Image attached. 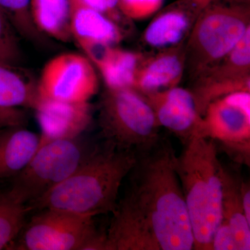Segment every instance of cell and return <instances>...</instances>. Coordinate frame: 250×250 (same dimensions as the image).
Listing matches in <instances>:
<instances>
[{
  "instance_id": "8992f818",
  "label": "cell",
  "mask_w": 250,
  "mask_h": 250,
  "mask_svg": "<svg viewBox=\"0 0 250 250\" xmlns=\"http://www.w3.org/2000/svg\"><path fill=\"white\" fill-rule=\"evenodd\" d=\"M95 148L81 136L42 145L27 166L12 178L8 192L18 203L28 205L71 175Z\"/></svg>"
},
{
  "instance_id": "484cf974",
  "label": "cell",
  "mask_w": 250,
  "mask_h": 250,
  "mask_svg": "<svg viewBox=\"0 0 250 250\" xmlns=\"http://www.w3.org/2000/svg\"><path fill=\"white\" fill-rule=\"evenodd\" d=\"M212 250H238L232 229L225 220H221L213 234Z\"/></svg>"
},
{
  "instance_id": "8fae6325",
  "label": "cell",
  "mask_w": 250,
  "mask_h": 250,
  "mask_svg": "<svg viewBox=\"0 0 250 250\" xmlns=\"http://www.w3.org/2000/svg\"><path fill=\"white\" fill-rule=\"evenodd\" d=\"M142 95L159 126L170 131L184 146L196 136L203 137V116L197 111L190 90L177 86Z\"/></svg>"
},
{
  "instance_id": "603a6c76",
  "label": "cell",
  "mask_w": 250,
  "mask_h": 250,
  "mask_svg": "<svg viewBox=\"0 0 250 250\" xmlns=\"http://www.w3.org/2000/svg\"><path fill=\"white\" fill-rule=\"evenodd\" d=\"M21 59L18 34L0 8V62L18 65Z\"/></svg>"
},
{
  "instance_id": "d4e9b609",
  "label": "cell",
  "mask_w": 250,
  "mask_h": 250,
  "mask_svg": "<svg viewBox=\"0 0 250 250\" xmlns=\"http://www.w3.org/2000/svg\"><path fill=\"white\" fill-rule=\"evenodd\" d=\"M82 2L88 5L90 7L100 11L102 14L111 18L123 27L126 21H129L125 17L118 7V0H81Z\"/></svg>"
},
{
  "instance_id": "9a60e30c",
  "label": "cell",
  "mask_w": 250,
  "mask_h": 250,
  "mask_svg": "<svg viewBox=\"0 0 250 250\" xmlns=\"http://www.w3.org/2000/svg\"><path fill=\"white\" fill-rule=\"evenodd\" d=\"M185 43L143 56L135 75L133 89L147 94L179 86L185 75Z\"/></svg>"
},
{
  "instance_id": "cb8c5ba5",
  "label": "cell",
  "mask_w": 250,
  "mask_h": 250,
  "mask_svg": "<svg viewBox=\"0 0 250 250\" xmlns=\"http://www.w3.org/2000/svg\"><path fill=\"white\" fill-rule=\"evenodd\" d=\"M164 0H118L122 14L128 20L142 21L152 17L162 7Z\"/></svg>"
},
{
  "instance_id": "4316f807",
  "label": "cell",
  "mask_w": 250,
  "mask_h": 250,
  "mask_svg": "<svg viewBox=\"0 0 250 250\" xmlns=\"http://www.w3.org/2000/svg\"><path fill=\"white\" fill-rule=\"evenodd\" d=\"M27 117L21 108L0 106V129L16 126H26Z\"/></svg>"
},
{
  "instance_id": "ac0fdd59",
  "label": "cell",
  "mask_w": 250,
  "mask_h": 250,
  "mask_svg": "<svg viewBox=\"0 0 250 250\" xmlns=\"http://www.w3.org/2000/svg\"><path fill=\"white\" fill-rule=\"evenodd\" d=\"M222 186V220L229 225L236 238L238 250H250V224L245 215L241 193V177L223 165L220 172Z\"/></svg>"
},
{
  "instance_id": "5b68a950",
  "label": "cell",
  "mask_w": 250,
  "mask_h": 250,
  "mask_svg": "<svg viewBox=\"0 0 250 250\" xmlns=\"http://www.w3.org/2000/svg\"><path fill=\"white\" fill-rule=\"evenodd\" d=\"M99 125L104 144L137 155L152 149L161 139L152 108L133 88H106L99 103Z\"/></svg>"
},
{
  "instance_id": "ba28073f",
  "label": "cell",
  "mask_w": 250,
  "mask_h": 250,
  "mask_svg": "<svg viewBox=\"0 0 250 250\" xmlns=\"http://www.w3.org/2000/svg\"><path fill=\"white\" fill-rule=\"evenodd\" d=\"M202 136L233 162L250 166V92H237L212 102L204 113Z\"/></svg>"
},
{
  "instance_id": "7402d4cb",
  "label": "cell",
  "mask_w": 250,
  "mask_h": 250,
  "mask_svg": "<svg viewBox=\"0 0 250 250\" xmlns=\"http://www.w3.org/2000/svg\"><path fill=\"white\" fill-rule=\"evenodd\" d=\"M0 8L18 36L31 41L40 38L31 19L30 0H0Z\"/></svg>"
},
{
  "instance_id": "e0dca14e",
  "label": "cell",
  "mask_w": 250,
  "mask_h": 250,
  "mask_svg": "<svg viewBox=\"0 0 250 250\" xmlns=\"http://www.w3.org/2000/svg\"><path fill=\"white\" fill-rule=\"evenodd\" d=\"M144 54L108 47L91 61L101 74L106 88H133L135 75Z\"/></svg>"
},
{
  "instance_id": "52a82bcc",
  "label": "cell",
  "mask_w": 250,
  "mask_h": 250,
  "mask_svg": "<svg viewBox=\"0 0 250 250\" xmlns=\"http://www.w3.org/2000/svg\"><path fill=\"white\" fill-rule=\"evenodd\" d=\"M94 218L67 210H41L24 224L9 250H104L106 233L98 231Z\"/></svg>"
},
{
  "instance_id": "277c9868",
  "label": "cell",
  "mask_w": 250,
  "mask_h": 250,
  "mask_svg": "<svg viewBox=\"0 0 250 250\" xmlns=\"http://www.w3.org/2000/svg\"><path fill=\"white\" fill-rule=\"evenodd\" d=\"M250 30V0H209L185 43L190 81L228 55Z\"/></svg>"
},
{
  "instance_id": "83f0119b",
  "label": "cell",
  "mask_w": 250,
  "mask_h": 250,
  "mask_svg": "<svg viewBox=\"0 0 250 250\" xmlns=\"http://www.w3.org/2000/svg\"><path fill=\"white\" fill-rule=\"evenodd\" d=\"M241 193L242 202H243V209L245 215L250 224V186L249 182H245L241 178Z\"/></svg>"
},
{
  "instance_id": "5bb4252c",
  "label": "cell",
  "mask_w": 250,
  "mask_h": 250,
  "mask_svg": "<svg viewBox=\"0 0 250 250\" xmlns=\"http://www.w3.org/2000/svg\"><path fill=\"white\" fill-rule=\"evenodd\" d=\"M34 110L41 131L39 147L51 141L80 137L93 121V107L90 102L39 100Z\"/></svg>"
},
{
  "instance_id": "3957f363",
  "label": "cell",
  "mask_w": 250,
  "mask_h": 250,
  "mask_svg": "<svg viewBox=\"0 0 250 250\" xmlns=\"http://www.w3.org/2000/svg\"><path fill=\"white\" fill-rule=\"evenodd\" d=\"M176 170L194 237L193 250H212V240L222 220V164L212 140L196 136L176 156Z\"/></svg>"
},
{
  "instance_id": "4fadbf2b",
  "label": "cell",
  "mask_w": 250,
  "mask_h": 250,
  "mask_svg": "<svg viewBox=\"0 0 250 250\" xmlns=\"http://www.w3.org/2000/svg\"><path fill=\"white\" fill-rule=\"evenodd\" d=\"M209 0H178L159 10L143 31L141 41L156 49L184 43Z\"/></svg>"
},
{
  "instance_id": "7a4b0ae2",
  "label": "cell",
  "mask_w": 250,
  "mask_h": 250,
  "mask_svg": "<svg viewBox=\"0 0 250 250\" xmlns=\"http://www.w3.org/2000/svg\"><path fill=\"white\" fill-rule=\"evenodd\" d=\"M137 161L132 151L118 150L104 144L71 175L37 200L27 205L34 209H59L96 216L112 213L123 181Z\"/></svg>"
},
{
  "instance_id": "7c38bea8",
  "label": "cell",
  "mask_w": 250,
  "mask_h": 250,
  "mask_svg": "<svg viewBox=\"0 0 250 250\" xmlns=\"http://www.w3.org/2000/svg\"><path fill=\"white\" fill-rule=\"evenodd\" d=\"M72 41L90 60L124 39V28L81 0H70Z\"/></svg>"
},
{
  "instance_id": "44dd1931",
  "label": "cell",
  "mask_w": 250,
  "mask_h": 250,
  "mask_svg": "<svg viewBox=\"0 0 250 250\" xmlns=\"http://www.w3.org/2000/svg\"><path fill=\"white\" fill-rule=\"evenodd\" d=\"M30 209L18 203L7 190H0V250L9 249L17 238Z\"/></svg>"
},
{
  "instance_id": "9c48e42d",
  "label": "cell",
  "mask_w": 250,
  "mask_h": 250,
  "mask_svg": "<svg viewBox=\"0 0 250 250\" xmlns=\"http://www.w3.org/2000/svg\"><path fill=\"white\" fill-rule=\"evenodd\" d=\"M96 67L85 54L65 52L46 62L37 81L39 100L88 103L98 93Z\"/></svg>"
},
{
  "instance_id": "6da1fadb",
  "label": "cell",
  "mask_w": 250,
  "mask_h": 250,
  "mask_svg": "<svg viewBox=\"0 0 250 250\" xmlns=\"http://www.w3.org/2000/svg\"><path fill=\"white\" fill-rule=\"evenodd\" d=\"M170 141L138 154L112 212L104 250H191L194 237Z\"/></svg>"
},
{
  "instance_id": "30bf717a",
  "label": "cell",
  "mask_w": 250,
  "mask_h": 250,
  "mask_svg": "<svg viewBox=\"0 0 250 250\" xmlns=\"http://www.w3.org/2000/svg\"><path fill=\"white\" fill-rule=\"evenodd\" d=\"M190 82L188 90L202 116L212 102L237 92H250V30L228 55Z\"/></svg>"
},
{
  "instance_id": "d6986e66",
  "label": "cell",
  "mask_w": 250,
  "mask_h": 250,
  "mask_svg": "<svg viewBox=\"0 0 250 250\" xmlns=\"http://www.w3.org/2000/svg\"><path fill=\"white\" fill-rule=\"evenodd\" d=\"M39 101L37 81L18 65L0 62V106L34 109Z\"/></svg>"
},
{
  "instance_id": "ffe728a7",
  "label": "cell",
  "mask_w": 250,
  "mask_h": 250,
  "mask_svg": "<svg viewBox=\"0 0 250 250\" xmlns=\"http://www.w3.org/2000/svg\"><path fill=\"white\" fill-rule=\"evenodd\" d=\"M30 14L41 34L62 42L72 41L70 0H30Z\"/></svg>"
},
{
  "instance_id": "2e32d148",
  "label": "cell",
  "mask_w": 250,
  "mask_h": 250,
  "mask_svg": "<svg viewBox=\"0 0 250 250\" xmlns=\"http://www.w3.org/2000/svg\"><path fill=\"white\" fill-rule=\"evenodd\" d=\"M40 139L25 126L0 129V180L14 178L27 166L39 149Z\"/></svg>"
}]
</instances>
